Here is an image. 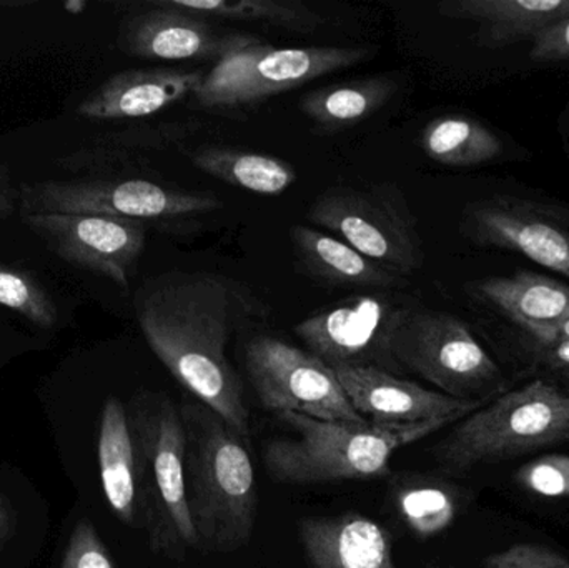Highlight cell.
<instances>
[{
	"mask_svg": "<svg viewBox=\"0 0 569 568\" xmlns=\"http://www.w3.org/2000/svg\"><path fill=\"white\" fill-rule=\"evenodd\" d=\"M242 296L226 277L173 272L137 300V322L157 359L203 406L247 437L243 383L227 357Z\"/></svg>",
	"mask_w": 569,
	"mask_h": 568,
	"instance_id": "cell-1",
	"label": "cell"
},
{
	"mask_svg": "<svg viewBox=\"0 0 569 568\" xmlns=\"http://www.w3.org/2000/svg\"><path fill=\"white\" fill-rule=\"evenodd\" d=\"M186 492L197 549L233 554L252 540L259 487L246 437L202 402L182 403Z\"/></svg>",
	"mask_w": 569,
	"mask_h": 568,
	"instance_id": "cell-2",
	"label": "cell"
},
{
	"mask_svg": "<svg viewBox=\"0 0 569 568\" xmlns=\"http://www.w3.org/2000/svg\"><path fill=\"white\" fill-rule=\"evenodd\" d=\"M277 416L297 437L267 444L263 464L276 482L287 486L380 479L390 474L397 450L453 423L433 420L395 427L335 422L295 412Z\"/></svg>",
	"mask_w": 569,
	"mask_h": 568,
	"instance_id": "cell-3",
	"label": "cell"
},
{
	"mask_svg": "<svg viewBox=\"0 0 569 568\" xmlns=\"http://www.w3.org/2000/svg\"><path fill=\"white\" fill-rule=\"evenodd\" d=\"M130 429L136 446L137 522L156 556L183 560L197 549V536L187 506L180 409L167 396L143 397L133 409Z\"/></svg>",
	"mask_w": 569,
	"mask_h": 568,
	"instance_id": "cell-4",
	"label": "cell"
},
{
	"mask_svg": "<svg viewBox=\"0 0 569 568\" xmlns=\"http://www.w3.org/2000/svg\"><path fill=\"white\" fill-rule=\"evenodd\" d=\"M567 440L569 396L533 380L461 419L435 456L445 469L463 472Z\"/></svg>",
	"mask_w": 569,
	"mask_h": 568,
	"instance_id": "cell-5",
	"label": "cell"
},
{
	"mask_svg": "<svg viewBox=\"0 0 569 568\" xmlns=\"http://www.w3.org/2000/svg\"><path fill=\"white\" fill-rule=\"evenodd\" d=\"M377 49L353 47L259 46L230 53L206 73L193 100L217 112L249 109L328 73L375 57Z\"/></svg>",
	"mask_w": 569,
	"mask_h": 568,
	"instance_id": "cell-6",
	"label": "cell"
},
{
	"mask_svg": "<svg viewBox=\"0 0 569 568\" xmlns=\"http://www.w3.org/2000/svg\"><path fill=\"white\" fill-rule=\"evenodd\" d=\"M307 219L401 276L423 266L417 219L395 183L325 190L308 207Z\"/></svg>",
	"mask_w": 569,
	"mask_h": 568,
	"instance_id": "cell-7",
	"label": "cell"
},
{
	"mask_svg": "<svg viewBox=\"0 0 569 568\" xmlns=\"http://www.w3.org/2000/svg\"><path fill=\"white\" fill-rule=\"evenodd\" d=\"M202 190L140 177L99 176L20 183L19 213H100L139 222H172L222 209Z\"/></svg>",
	"mask_w": 569,
	"mask_h": 568,
	"instance_id": "cell-8",
	"label": "cell"
},
{
	"mask_svg": "<svg viewBox=\"0 0 569 568\" xmlns=\"http://www.w3.org/2000/svg\"><path fill=\"white\" fill-rule=\"evenodd\" d=\"M390 356L455 399L485 402L505 386L500 367L451 313L407 309L391 332Z\"/></svg>",
	"mask_w": 569,
	"mask_h": 568,
	"instance_id": "cell-9",
	"label": "cell"
},
{
	"mask_svg": "<svg viewBox=\"0 0 569 568\" xmlns=\"http://www.w3.org/2000/svg\"><path fill=\"white\" fill-rule=\"evenodd\" d=\"M246 366L267 410L335 422H367L351 406L335 370L308 350L260 336L247 346Z\"/></svg>",
	"mask_w": 569,
	"mask_h": 568,
	"instance_id": "cell-10",
	"label": "cell"
},
{
	"mask_svg": "<svg viewBox=\"0 0 569 568\" xmlns=\"http://www.w3.org/2000/svg\"><path fill=\"white\" fill-rule=\"evenodd\" d=\"M22 222L70 266L129 289L146 247V223L100 213H22Z\"/></svg>",
	"mask_w": 569,
	"mask_h": 568,
	"instance_id": "cell-11",
	"label": "cell"
},
{
	"mask_svg": "<svg viewBox=\"0 0 569 568\" xmlns=\"http://www.w3.org/2000/svg\"><path fill=\"white\" fill-rule=\"evenodd\" d=\"M405 312L385 299L351 297L301 320L295 333L331 369L377 367L391 372L390 337Z\"/></svg>",
	"mask_w": 569,
	"mask_h": 568,
	"instance_id": "cell-12",
	"label": "cell"
},
{
	"mask_svg": "<svg viewBox=\"0 0 569 568\" xmlns=\"http://www.w3.org/2000/svg\"><path fill=\"white\" fill-rule=\"evenodd\" d=\"M250 33L230 32L199 16L170 9L162 0H150L120 20L117 46L127 56L147 60H219L259 46Z\"/></svg>",
	"mask_w": 569,
	"mask_h": 568,
	"instance_id": "cell-13",
	"label": "cell"
},
{
	"mask_svg": "<svg viewBox=\"0 0 569 568\" xmlns=\"http://www.w3.org/2000/svg\"><path fill=\"white\" fill-rule=\"evenodd\" d=\"M461 230L477 246L521 253L569 279V227L555 207L495 197L471 203Z\"/></svg>",
	"mask_w": 569,
	"mask_h": 568,
	"instance_id": "cell-14",
	"label": "cell"
},
{
	"mask_svg": "<svg viewBox=\"0 0 569 568\" xmlns=\"http://www.w3.org/2000/svg\"><path fill=\"white\" fill-rule=\"evenodd\" d=\"M358 416L375 426H417L433 420H457L485 406L425 389L377 367L333 369Z\"/></svg>",
	"mask_w": 569,
	"mask_h": 568,
	"instance_id": "cell-15",
	"label": "cell"
},
{
	"mask_svg": "<svg viewBox=\"0 0 569 568\" xmlns=\"http://www.w3.org/2000/svg\"><path fill=\"white\" fill-rule=\"evenodd\" d=\"M206 70L152 69L123 70L109 77L77 107V113L93 122L142 119L156 116L187 97H193Z\"/></svg>",
	"mask_w": 569,
	"mask_h": 568,
	"instance_id": "cell-16",
	"label": "cell"
},
{
	"mask_svg": "<svg viewBox=\"0 0 569 568\" xmlns=\"http://www.w3.org/2000/svg\"><path fill=\"white\" fill-rule=\"evenodd\" d=\"M300 542L310 568H397L387 530L361 514L301 520Z\"/></svg>",
	"mask_w": 569,
	"mask_h": 568,
	"instance_id": "cell-17",
	"label": "cell"
},
{
	"mask_svg": "<svg viewBox=\"0 0 569 568\" xmlns=\"http://www.w3.org/2000/svg\"><path fill=\"white\" fill-rule=\"evenodd\" d=\"M290 239L298 269L325 286L395 289L403 283L401 273L361 256L353 247L323 230L293 226Z\"/></svg>",
	"mask_w": 569,
	"mask_h": 568,
	"instance_id": "cell-18",
	"label": "cell"
},
{
	"mask_svg": "<svg viewBox=\"0 0 569 568\" xmlns=\"http://www.w3.org/2000/svg\"><path fill=\"white\" fill-rule=\"evenodd\" d=\"M441 16L473 20L480 26L477 42L508 47L531 40L569 17V0H451L438 6Z\"/></svg>",
	"mask_w": 569,
	"mask_h": 568,
	"instance_id": "cell-19",
	"label": "cell"
},
{
	"mask_svg": "<svg viewBox=\"0 0 569 568\" xmlns=\"http://www.w3.org/2000/svg\"><path fill=\"white\" fill-rule=\"evenodd\" d=\"M478 293L527 333L569 317V286L530 270L491 277L480 283Z\"/></svg>",
	"mask_w": 569,
	"mask_h": 568,
	"instance_id": "cell-20",
	"label": "cell"
},
{
	"mask_svg": "<svg viewBox=\"0 0 569 568\" xmlns=\"http://www.w3.org/2000/svg\"><path fill=\"white\" fill-rule=\"evenodd\" d=\"M99 467L107 502L123 524H137L136 446L126 407L107 400L99 434Z\"/></svg>",
	"mask_w": 569,
	"mask_h": 568,
	"instance_id": "cell-21",
	"label": "cell"
},
{
	"mask_svg": "<svg viewBox=\"0 0 569 568\" xmlns=\"http://www.w3.org/2000/svg\"><path fill=\"white\" fill-rule=\"evenodd\" d=\"M397 90L391 76L360 77L311 90L300 100V109L315 126L335 132L370 119Z\"/></svg>",
	"mask_w": 569,
	"mask_h": 568,
	"instance_id": "cell-22",
	"label": "cell"
},
{
	"mask_svg": "<svg viewBox=\"0 0 569 568\" xmlns=\"http://www.w3.org/2000/svg\"><path fill=\"white\" fill-rule=\"evenodd\" d=\"M200 172L260 196H280L297 180V170L279 157L229 146H203L190 153Z\"/></svg>",
	"mask_w": 569,
	"mask_h": 568,
	"instance_id": "cell-23",
	"label": "cell"
},
{
	"mask_svg": "<svg viewBox=\"0 0 569 568\" xmlns=\"http://www.w3.org/2000/svg\"><path fill=\"white\" fill-rule=\"evenodd\" d=\"M421 149L428 159L448 167H475L500 156L503 143L480 120L467 116H441L421 132Z\"/></svg>",
	"mask_w": 569,
	"mask_h": 568,
	"instance_id": "cell-24",
	"label": "cell"
},
{
	"mask_svg": "<svg viewBox=\"0 0 569 568\" xmlns=\"http://www.w3.org/2000/svg\"><path fill=\"white\" fill-rule=\"evenodd\" d=\"M170 9L190 16L217 17L239 22H262L310 33L323 26V17L298 0H162Z\"/></svg>",
	"mask_w": 569,
	"mask_h": 568,
	"instance_id": "cell-25",
	"label": "cell"
},
{
	"mask_svg": "<svg viewBox=\"0 0 569 568\" xmlns=\"http://www.w3.org/2000/svg\"><path fill=\"white\" fill-rule=\"evenodd\" d=\"M395 504L408 529L420 539L445 532L457 517L453 494L430 480L407 479L397 484Z\"/></svg>",
	"mask_w": 569,
	"mask_h": 568,
	"instance_id": "cell-26",
	"label": "cell"
},
{
	"mask_svg": "<svg viewBox=\"0 0 569 568\" xmlns=\"http://www.w3.org/2000/svg\"><path fill=\"white\" fill-rule=\"evenodd\" d=\"M0 306L26 317L36 326L50 329L59 320V310L42 283L26 270L0 263Z\"/></svg>",
	"mask_w": 569,
	"mask_h": 568,
	"instance_id": "cell-27",
	"label": "cell"
},
{
	"mask_svg": "<svg viewBox=\"0 0 569 568\" xmlns=\"http://www.w3.org/2000/svg\"><path fill=\"white\" fill-rule=\"evenodd\" d=\"M518 486L547 499L569 497V456L550 454L525 464L515 474Z\"/></svg>",
	"mask_w": 569,
	"mask_h": 568,
	"instance_id": "cell-28",
	"label": "cell"
},
{
	"mask_svg": "<svg viewBox=\"0 0 569 568\" xmlns=\"http://www.w3.org/2000/svg\"><path fill=\"white\" fill-rule=\"evenodd\" d=\"M60 568H117L92 524L80 520L70 536Z\"/></svg>",
	"mask_w": 569,
	"mask_h": 568,
	"instance_id": "cell-29",
	"label": "cell"
},
{
	"mask_svg": "<svg viewBox=\"0 0 569 568\" xmlns=\"http://www.w3.org/2000/svg\"><path fill=\"white\" fill-rule=\"evenodd\" d=\"M485 568H569L561 554L535 544H517L483 560Z\"/></svg>",
	"mask_w": 569,
	"mask_h": 568,
	"instance_id": "cell-30",
	"label": "cell"
},
{
	"mask_svg": "<svg viewBox=\"0 0 569 568\" xmlns=\"http://www.w3.org/2000/svg\"><path fill=\"white\" fill-rule=\"evenodd\" d=\"M530 57L535 62L569 60V17L548 27L533 40Z\"/></svg>",
	"mask_w": 569,
	"mask_h": 568,
	"instance_id": "cell-31",
	"label": "cell"
},
{
	"mask_svg": "<svg viewBox=\"0 0 569 568\" xmlns=\"http://www.w3.org/2000/svg\"><path fill=\"white\" fill-rule=\"evenodd\" d=\"M19 212V187L13 186L9 170L0 163V217Z\"/></svg>",
	"mask_w": 569,
	"mask_h": 568,
	"instance_id": "cell-32",
	"label": "cell"
},
{
	"mask_svg": "<svg viewBox=\"0 0 569 568\" xmlns=\"http://www.w3.org/2000/svg\"><path fill=\"white\" fill-rule=\"evenodd\" d=\"M538 353L545 362L560 369H569V340H551V342H535Z\"/></svg>",
	"mask_w": 569,
	"mask_h": 568,
	"instance_id": "cell-33",
	"label": "cell"
},
{
	"mask_svg": "<svg viewBox=\"0 0 569 568\" xmlns=\"http://www.w3.org/2000/svg\"><path fill=\"white\" fill-rule=\"evenodd\" d=\"M528 336L535 342H551V340H569V317L553 326L540 327V329L530 330Z\"/></svg>",
	"mask_w": 569,
	"mask_h": 568,
	"instance_id": "cell-34",
	"label": "cell"
},
{
	"mask_svg": "<svg viewBox=\"0 0 569 568\" xmlns=\"http://www.w3.org/2000/svg\"><path fill=\"white\" fill-rule=\"evenodd\" d=\"M10 526V516L9 512H7L6 507H3V504L0 502V539H2L3 536H6L7 530H9Z\"/></svg>",
	"mask_w": 569,
	"mask_h": 568,
	"instance_id": "cell-35",
	"label": "cell"
},
{
	"mask_svg": "<svg viewBox=\"0 0 569 568\" xmlns=\"http://www.w3.org/2000/svg\"><path fill=\"white\" fill-rule=\"evenodd\" d=\"M558 216L561 217V219L569 220V212H563L561 209H557Z\"/></svg>",
	"mask_w": 569,
	"mask_h": 568,
	"instance_id": "cell-36",
	"label": "cell"
}]
</instances>
